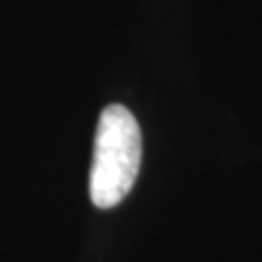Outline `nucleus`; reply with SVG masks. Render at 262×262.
Segmentation results:
<instances>
[{"mask_svg": "<svg viewBox=\"0 0 262 262\" xmlns=\"http://www.w3.org/2000/svg\"><path fill=\"white\" fill-rule=\"evenodd\" d=\"M142 162V134L127 107L110 105L98 118L90 196L96 208H114L129 194Z\"/></svg>", "mask_w": 262, "mask_h": 262, "instance_id": "1", "label": "nucleus"}]
</instances>
